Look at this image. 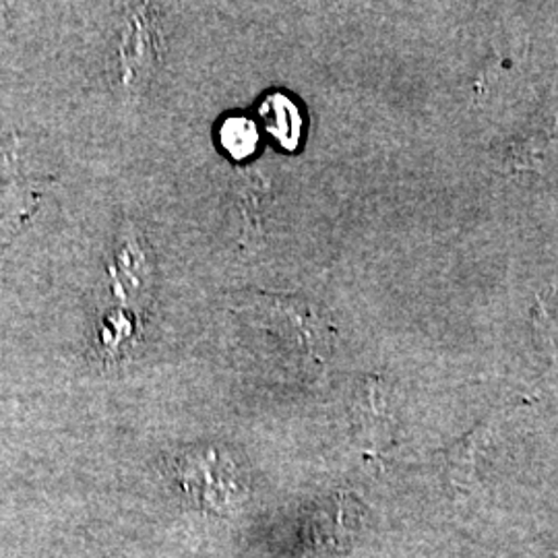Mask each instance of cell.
Here are the masks:
<instances>
[{
  "instance_id": "obj_2",
  "label": "cell",
  "mask_w": 558,
  "mask_h": 558,
  "mask_svg": "<svg viewBox=\"0 0 558 558\" xmlns=\"http://www.w3.org/2000/svg\"><path fill=\"white\" fill-rule=\"evenodd\" d=\"M259 117L265 131L286 147L294 149L302 140V114L296 101L283 94H269L260 101Z\"/></svg>"
},
{
  "instance_id": "obj_1",
  "label": "cell",
  "mask_w": 558,
  "mask_h": 558,
  "mask_svg": "<svg viewBox=\"0 0 558 558\" xmlns=\"http://www.w3.org/2000/svg\"><path fill=\"white\" fill-rule=\"evenodd\" d=\"M177 478L182 490L205 511L230 513L244 497L236 465L218 451H199L179 459Z\"/></svg>"
},
{
  "instance_id": "obj_3",
  "label": "cell",
  "mask_w": 558,
  "mask_h": 558,
  "mask_svg": "<svg viewBox=\"0 0 558 558\" xmlns=\"http://www.w3.org/2000/svg\"><path fill=\"white\" fill-rule=\"evenodd\" d=\"M220 145L234 160H244L257 151L259 131L253 120L232 117L223 120L220 126Z\"/></svg>"
}]
</instances>
